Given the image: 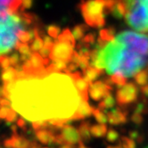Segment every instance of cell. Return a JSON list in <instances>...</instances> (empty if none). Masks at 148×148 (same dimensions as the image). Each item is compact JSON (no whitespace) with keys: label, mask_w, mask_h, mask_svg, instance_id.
<instances>
[{"label":"cell","mask_w":148,"mask_h":148,"mask_svg":"<svg viewBox=\"0 0 148 148\" xmlns=\"http://www.w3.org/2000/svg\"><path fill=\"white\" fill-rule=\"evenodd\" d=\"M145 148H148V145H147V146H146V147H145Z\"/></svg>","instance_id":"obj_46"},{"label":"cell","mask_w":148,"mask_h":148,"mask_svg":"<svg viewBox=\"0 0 148 148\" xmlns=\"http://www.w3.org/2000/svg\"><path fill=\"white\" fill-rule=\"evenodd\" d=\"M102 73H103V70H100L92 65H89L86 70L83 71V77L89 84H91L96 80Z\"/></svg>","instance_id":"obj_13"},{"label":"cell","mask_w":148,"mask_h":148,"mask_svg":"<svg viewBox=\"0 0 148 148\" xmlns=\"http://www.w3.org/2000/svg\"><path fill=\"white\" fill-rule=\"evenodd\" d=\"M91 135L95 137H103L107 134V126L105 124H94L90 127Z\"/></svg>","instance_id":"obj_16"},{"label":"cell","mask_w":148,"mask_h":148,"mask_svg":"<svg viewBox=\"0 0 148 148\" xmlns=\"http://www.w3.org/2000/svg\"><path fill=\"white\" fill-rule=\"evenodd\" d=\"M93 112H94V107L90 106L88 101L81 99L79 108L75 112V114L73 115L72 120H80L86 117H89V116L93 114Z\"/></svg>","instance_id":"obj_11"},{"label":"cell","mask_w":148,"mask_h":148,"mask_svg":"<svg viewBox=\"0 0 148 148\" xmlns=\"http://www.w3.org/2000/svg\"><path fill=\"white\" fill-rule=\"evenodd\" d=\"M135 81L137 85L141 87L145 86L148 84V69L140 71L135 75Z\"/></svg>","instance_id":"obj_18"},{"label":"cell","mask_w":148,"mask_h":148,"mask_svg":"<svg viewBox=\"0 0 148 148\" xmlns=\"http://www.w3.org/2000/svg\"><path fill=\"white\" fill-rule=\"evenodd\" d=\"M68 74V73H67ZM69 75L73 79V82L75 84L76 88L79 94V96L82 100H88V92H89V87L90 84L84 79V77L81 76V74L79 72H73V73H69Z\"/></svg>","instance_id":"obj_8"},{"label":"cell","mask_w":148,"mask_h":148,"mask_svg":"<svg viewBox=\"0 0 148 148\" xmlns=\"http://www.w3.org/2000/svg\"><path fill=\"white\" fill-rule=\"evenodd\" d=\"M146 112V104L144 102H140L138 103H136L135 107V113H140L142 114L143 112Z\"/></svg>","instance_id":"obj_33"},{"label":"cell","mask_w":148,"mask_h":148,"mask_svg":"<svg viewBox=\"0 0 148 148\" xmlns=\"http://www.w3.org/2000/svg\"><path fill=\"white\" fill-rule=\"evenodd\" d=\"M47 34L52 38H57L60 35V28L55 25H50L47 28Z\"/></svg>","instance_id":"obj_28"},{"label":"cell","mask_w":148,"mask_h":148,"mask_svg":"<svg viewBox=\"0 0 148 148\" xmlns=\"http://www.w3.org/2000/svg\"><path fill=\"white\" fill-rule=\"evenodd\" d=\"M10 59V62H11V65L15 67L18 64H20V61H21V56L18 53H14L13 55H11L9 56Z\"/></svg>","instance_id":"obj_31"},{"label":"cell","mask_w":148,"mask_h":148,"mask_svg":"<svg viewBox=\"0 0 148 148\" xmlns=\"http://www.w3.org/2000/svg\"><path fill=\"white\" fill-rule=\"evenodd\" d=\"M17 80V71L14 66L2 70V81L3 84Z\"/></svg>","instance_id":"obj_14"},{"label":"cell","mask_w":148,"mask_h":148,"mask_svg":"<svg viewBox=\"0 0 148 148\" xmlns=\"http://www.w3.org/2000/svg\"><path fill=\"white\" fill-rule=\"evenodd\" d=\"M131 121L133 123H135L136 125H141L144 121V118H143V115L140 114V113H133L131 115Z\"/></svg>","instance_id":"obj_30"},{"label":"cell","mask_w":148,"mask_h":148,"mask_svg":"<svg viewBox=\"0 0 148 148\" xmlns=\"http://www.w3.org/2000/svg\"><path fill=\"white\" fill-rule=\"evenodd\" d=\"M108 122L111 125H121L124 124L128 121V112L122 111L121 108H114L110 112H106Z\"/></svg>","instance_id":"obj_10"},{"label":"cell","mask_w":148,"mask_h":148,"mask_svg":"<svg viewBox=\"0 0 148 148\" xmlns=\"http://www.w3.org/2000/svg\"><path fill=\"white\" fill-rule=\"evenodd\" d=\"M126 23L132 29L148 32V0H121Z\"/></svg>","instance_id":"obj_2"},{"label":"cell","mask_w":148,"mask_h":148,"mask_svg":"<svg viewBox=\"0 0 148 148\" xmlns=\"http://www.w3.org/2000/svg\"><path fill=\"white\" fill-rule=\"evenodd\" d=\"M106 148H120V146L119 145H117V146H112V145H108Z\"/></svg>","instance_id":"obj_44"},{"label":"cell","mask_w":148,"mask_h":148,"mask_svg":"<svg viewBox=\"0 0 148 148\" xmlns=\"http://www.w3.org/2000/svg\"><path fill=\"white\" fill-rule=\"evenodd\" d=\"M61 135L63 137V139H64L66 145H79L82 141L79 130L69 124H65L62 127Z\"/></svg>","instance_id":"obj_7"},{"label":"cell","mask_w":148,"mask_h":148,"mask_svg":"<svg viewBox=\"0 0 148 148\" xmlns=\"http://www.w3.org/2000/svg\"><path fill=\"white\" fill-rule=\"evenodd\" d=\"M1 148H4V147H1Z\"/></svg>","instance_id":"obj_47"},{"label":"cell","mask_w":148,"mask_h":148,"mask_svg":"<svg viewBox=\"0 0 148 148\" xmlns=\"http://www.w3.org/2000/svg\"><path fill=\"white\" fill-rule=\"evenodd\" d=\"M120 145V148H125V147H123V146H122L121 145Z\"/></svg>","instance_id":"obj_45"},{"label":"cell","mask_w":148,"mask_h":148,"mask_svg":"<svg viewBox=\"0 0 148 148\" xmlns=\"http://www.w3.org/2000/svg\"><path fill=\"white\" fill-rule=\"evenodd\" d=\"M147 69H148V68H147Z\"/></svg>","instance_id":"obj_48"},{"label":"cell","mask_w":148,"mask_h":148,"mask_svg":"<svg viewBox=\"0 0 148 148\" xmlns=\"http://www.w3.org/2000/svg\"><path fill=\"white\" fill-rule=\"evenodd\" d=\"M129 136H130V138H131V139H133V140H138V142H139V143H141V142H142L143 137L139 135V133L137 132V131H135V130L130 131V132L129 133Z\"/></svg>","instance_id":"obj_35"},{"label":"cell","mask_w":148,"mask_h":148,"mask_svg":"<svg viewBox=\"0 0 148 148\" xmlns=\"http://www.w3.org/2000/svg\"><path fill=\"white\" fill-rule=\"evenodd\" d=\"M119 138V133L112 130V129H110L108 130L107 131V134H106V139L109 141V142H112V143H114L118 140Z\"/></svg>","instance_id":"obj_27"},{"label":"cell","mask_w":148,"mask_h":148,"mask_svg":"<svg viewBox=\"0 0 148 148\" xmlns=\"http://www.w3.org/2000/svg\"><path fill=\"white\" fill-rule=\"evenodd\" d=\"M103 112V111H102L99 108H94V112H93V115H94L95 119H96L97 121L100 124H105L108 121L107 114H105Z\"/></svg>","instance_id":"obj_20"},{"label":"cell","mask_w":148,"mask_h":148,"mask_svg":"<svg viewBox=\"0 0 148 148\" xmlns=\"http://www.w3.org/2000/svg\"><path fill=\"white\" fill-rule=\"evenodd\" d=\"M111 79L112 81L113 85L117 86L119 88H121L127 84V78L124 77L121 73H119V72L112 74L111 76Z\"/></svg>","instance_id":"obj_19"},{"label":"cell","mask_w":148,"mask_h":148,"mask_svg":"<svg viewBox=\"0 0 148 148\" xmlns=\"http://www.w3.org/2000/svg\"><path fill=\"white\" fill-rule=\"evenodd\" d=\"M78 64H76V63H74V62H71V63H69L68 64V66H67V69L65 70V73H73V72H75V71L78 69Z\"/></svg>","instance_id":"obj_36"},{"label":"cell","mask_w":148,"mask_h":148,"mask_svg":"<svg viewBox=\"0 0 148 148\" xmlns=\"http://www.w3.org/2000/svg\"><path fill=\"white\" fill-rule=\"evenodd\" d=\"M17 112L15 110H14L13 108L10 109V112L7 115V117H6V121L7 122H14V121H16L17 119Z\"/></svg>","instance_id":"obj_34"},{"label":"cell","mask_w":148,"mask_h":148,"mask_svg":"<svg viewBox=\"0 0 148 148\" xmlns=\"http://www.w3.org/2000/svg\"><path fill=\"white\" fill-rule=\"evenodd\" d=\"M10 107H5V106H2L1 107V111H0V117H1V119L3 120H5L7 115L10 112Z\"/></svg>","instance_id":"obj_37"},{"label":"cell","mask_w":148,"mask_h":148,"mask_svg":"<svg viewBox=\"0 0 148 148\" xmlns=\"http://www.w3.org/2000/svg\"><path fill=\"white\" fill-rule=\"evenodd\" d=\"M60 148H72V147H71V145H62Z\"/></svg>","instance_id":"obj_43"},{"label":"cell","mask_w":148,"mask_h":148,"mask_svg":"<svg viewBox=\"0 0 148 148\" xmlns=\"http://www.w3.org/2000/svg\"><path fill=\"white\" fill-rule=\"evenodd\" d=\"M17 125H18V127H20L21 129H23V130H26V126H27V121L23 117H21L17 121Z\"/></svg>","instance_id":"obj_38"},{"label":"cell","mask_w":148,"mask_h":148,"mask_svg":"<svg viewBox=\"0 0 148 148\" xmlns=\"http://www.w3.org/2000/svg\"><path fill=\"white\" fill-rule=\"evenodd\" d=\"M78 148H88V147H87L85 145L83 144V141H81V142L79 144V146H78Z\"/></svg>","instance_id":"obj_42"},{"label":"cell","mask_w":148,"mask_h":148,"mask_svg":"<svg viewBox=\"0 0 148 148\" xmlns=\"http://www.w3.org/2000/svg\"><path fill=\"white\" fill-rule=\"evenodd\" d=\"M1 106H5V107H12V103L6 98H1Z\"/></svg>","instance_id":"obj_39"},{"label":"cell","mask_w":148,"mask_h":148,"mask_svg":"<svg viewBox=\"0 0 148 148\" xmlns=\"http://www.w3.org/2000/svg\"><path fill=\"white\" fill-rule=\"evenodd\" d=\"M141 93L145 97H148V84L145 86L141 87Z\"/></svg>","instance_id":"obj_40"},{"label":"cell","mask_w":148,"mask_h":148,"mask_svg":"<svg viewBox=\"0 0 148 148\" xmlns=\"http://www.w3.org/2000/svg\"><path fill=\"white\" fill-rule=\"evenodd\" d=\"M104 7H107L105 0H89L81 5L82 15L89 26L102 28L104 25Z\"/></svg>","instance_id":"obj_3"},{"label":"cell","mask_w":148,"mask_h":148,"mask_svg":"<svg viewBox=\"0 0 148 148\" xmlns=\"http://www.w3.org/2000/svg\"><path fill=\"white\" fill-rule=\"evenodd\" d=\"M74 47H75V45L70 43L68 41L57 38L52 47V52L49 59L52 61L62 60L65 61L66 62H70L74 52Z\"/></svg>","instance_id":"obj_4"},{"label":"cell","mask_w":148,"mask_h":148,"mask_svg":"<svg viewBox=\"0 0 148 148\" xmlns=\"http://www.w3.org/2000/svg\"><path fill=\"white\" fill-rule=\"evenodd\" d=\"M43 47H44V39L41 38L40 35L37 36L30 45V48H31V50H32V52L40 51V49Z\"/></svg>","instance_id":"obj_22"},{"label":"cell","mask_w":148,"mask_h":148,"mask_svg":"<svg viewBox=\"0 0 148 148\" xmlns=\"http://www.w3.org/2000/svg\"><path fill=\"white\" fill-rule=\"evenodd\" d=\"M0 63H1L2 70L7 69L12 66L11 62H10L9 56H1V58H0Z\"/></svg>","instance_id":"obj_32"},{"label":"cell","mask_w":148,"mask_h":148,"mask_svg":"<svg viewBox=\"0 0 148 148\" xmlns=\"http://www.w3.org/2000/svg\"><path fill=\"white\" fill-rule=\"evenodd\" d=\"M31 143L26 137L18 135L15 131L12 136L4 141V147L5 148H29Z\"/></svg>","instance_id":"obj_9"},{"label":"cell","mask_w":148,"mask_h":148,"mask_svg":"<svg viewBox=\"0 0 148 148\" xmlns=\"http://www.w3.org/2000/svg\"><path fill=\"white\" fill-rule=\"evenodd\" d=\"M52 47H53L44 45V47H42V48L40 49V51H39L40 56H41L42 57H43L44 59L49 57L50 55H51V52H52Z\"/></svg>","instance_id":"obj_29"},{"label":"cell","mask_w":148,"mask_h":148,"mask_svg":"<svg viewBox=\"0 0 148 148\" xmlns=\"http://www.w3.org/2000/svg\"><path fill=\"white\" fill-rule=\"evenodd\" d=\"M95 40H96V35L95 34H88L80 40L79 45L90 47L91 46H93L95 44Z\"/></svg>","instance_id":"obj_25"},{"label":"cell","mask_w":148,"mask_h":148,"mask_svg":"<svg viewBox=\"0 0 148 148\" xmlns=\"http://www.w3.org/2000/svg\"><path fill=\"white\" fill-rule=\"evenodd\" d=\"M37 139L44 145H53L56 144V136L50 130H41L36 131Z\"/></svg>","instance_id":"obj_12"},{"label":"cell","mask_w":148,"mask_h":148,"mask_svg":"<svg viewBox=\"0 0 148 148\" xmlns=\"http://www.w3.org/2000/svg\"><path fill=\"white\" fill-rule=\"evenodd\" d=\"M88 121H83L79 126V131L83 142H88L91 139V131Z\"/></svg>","instance_id":"obj_15"},{"label":"cell","mask_w":148,"mask_h":148,"mask_svg":"<svg viewBox=\"0 0 148 148\" xmlns=\"http://www.w3.org/2000/svg\"><path fill=\"white\" fill-rule=\"evenodd\" d=\"M120 145H121L125 148H136V142L133 139H131L130 137H127V136L121 137Z\"/></svg>","instance_id":"obj_26"},{"label":"cell","mask_w":148,"mask_h":148,"mask_svg":"<svg viewBox=\"0 0 148 148\" xmlns=\"http://www.w3.org/2000/svg\"><path fill=\"white\" fill-rule=\"evenodd\" d=\"M86 29H87V28L84 25H77V26L74 27V29H72V34H73L74 38H75L76 39L80 40L83 38Z\"/></svg>","instance_id":"obj_24"},{"label":"cell","mask_w":148,"mask_h":148,"mask_svg":"<svg viewBox=\"0 0 148 148\" xmlns=\"http://www.w3.org/2000/svg\"><path fill=\"white\" fill-rule=\"evenodd\" d=\"M112 90V87L105 81H96L90 84L89 95L93 100L100 101L103 99Z\"/></svg>","instance_id":"obj_6"},{"label":"cell","mask_w":148,"mask_h":148,"mask_svg":"<svg viewBox=\"0 0 148 148\" xmlns=\"http://www.w3.org/2000/svg\"><path fill=\"white\" fill-rule=\"evenodd\" d=\"M10 101L12 108L29 121H72L81 97L69 74L51 72L17 79Z\"/></svg>","instance_id":"obj_1"},{"label":"cell","mask_w":148,"mask_h":148,"mask_svg":"<svg viewBox=\"0 0 148 148\" xmlns=\"http://www.w3.org/2000/svg\"><path fill=\"white\" fill-rule=\"evenodd\" d=\"M138 88L133 82H129L116 92V101L120 106H126L135 103L137 99Z\"/></svg>","instance_id":"obj_5"},{"label":"cell","mask_w":148,"mask_h":148,"mask_svg":"<svg viewBox=\"0 0 148 148\" xmlns=\"http://www.w3.org/2000/svg\"><path fill=\"white\" fill-rule=\"evenodd\" d=\"M29 148H42V147H40L39 145H38L35 142H33V143H31V145H30V147Z\"/></svg>","instance_id":"obj_41"},{"label":"cell","mask_w":148,"mask_h":148,"mask_svg":"<svg viewBox=\"0 0 148 148\" xmlns=\"http://www.w3.org/2000/svg\"><path fill=\"white\" fill-rule=\"evenodd\" d=\"M15 48L21 53V55H27V56H31L32 55V50H31L30 47L28 44L22 43V42L18 41V43L15 47Z\"/></svg>","instance_id":"obj_21"},{"label":"cell","mask_w":148,"mask_h":148,"mask_svg":"<svg viewBox=\"0 0 148 148\" xmlns=\"http://www.w3.org/2000/svg\"><path fill=\"white\" fill-rule=\"evenodd\" d=\"M57 38H58V39H62V40L68 41V42H70V43H71V44H73V45H75V39H74L75 38H74L73 34L71 32V31H70L68 29H66L63 30V31H62V33H61Z\"/></svg>","instance_id":"obj_23"},{"label":"cell","mask_w":148,"mask_h":148,"mask_svg":"<svg viewBox=\"0 0 148 148\" xmlns=\"http://www.w3.org/2000/svg\"><path fill=\"white\" fill-rule=\"evenodd\" d=\"M114 105H115L114 97H112V93H109L107 96L103 98V100L100 102V103L98 104V108L101 109L102 111L105 112V111H107L108 109L113 108Z\"/></svg>","instance_id":"obj_17"}]
</instances>
